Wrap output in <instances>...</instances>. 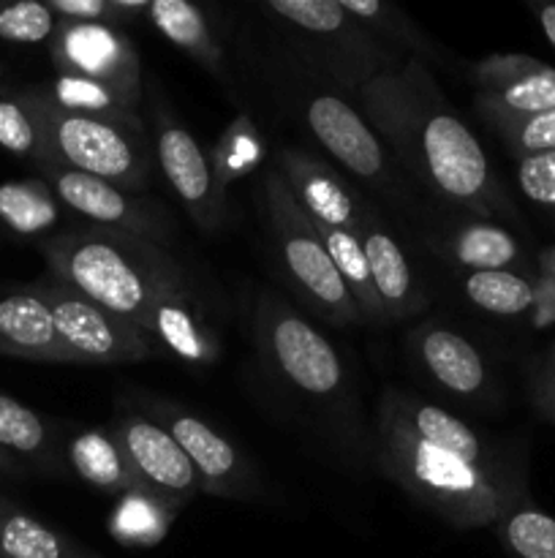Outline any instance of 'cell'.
Here are the masks:
<instances>
[{
  "instance_id": "cell-1",
  "label": "cell",
  "mask_w": 555,
  "mask_h": 558,
  "mask_svg": "<svg viewBox=\"0 0 555 558\" xmlns=\"http://www.w3.org/2000/svg\"><path fill=\"white\" fill-rule=\"evenodd\" d=\"M357 98L375 136L435 199L484 218L509 210L482 145L441 96L424 60L381 71Z\"/></svg>"
},
{
  "instance_id": "cell-2",
  "label": "cell",
  "mask_w": 555,
  "mask_h": 558,
  "mask_svg": "<svg viewBox=\"0 0 555 558\" xmlns=\"http://www.w3.org/2000/svg\"><path fill=\"white\" fill-rule=\"evenodd\" d=\"M44 256L49 276L145 336L158 300L190 283L163 245L101 227L71 229L47 240Z\"/></svg>"
},
{
  "instance_id": "cell-3",
  "label": "cell",
  "mask_w": 555,
  "mask_h": 558,
  "mask_svg": "<svg viewBox=\"0 0 555 558\" xmlns=\"http://www.w3.org/2000/svg\"><path fill=\"white\" fill-rule=\"evenodd\" d=\"M379 463L408 496L430 507L455 529L495 526L526 496L506 469H484L419 441L400 420L379 409Z\"/></svg>"
},
{
  "instance_id": "cell-4",
  "label": "cell",
  "mask_w": 555,
  "mask_h": 558,
  "mask_svg": "<svg viewBox=\"0 0 555 558\" xmlns=\"http://www.w3.org/2000/svg\"><path fill=\"white\" fill-rule=\"evenodd\" d=\"M44 134V161L87 172L125 191H145L156 172V150L145 125L109 123L60 109L41 87L16 90Z\"/></svg>"
},
{
  "instance_id": "cell-5",
  "label": "cell",
  "mask_w": 555,
  "mask_h": 558,
  "mask_svg": "<svg viewBox=\"0 0 555 558\" xmlns=\"http://www.w3.org/2000/svg\"><path fill=\"white\" fill-rule=\"evenodd\" d=\"M264 9L281 20L297 52L341 90L359 93L381 71L400 65L337 0H270Z\"/></svg>"
},
{
  "instance_id": "cell-6",
  "label": "cell",
  "mask_w": 555,
  "mask_h": 558,
  "mask_svg": "<svg viewBox=\"0 0 555 558\" xmlns=\"http://www.w3.org/2000/svg\"><path fill=\"white\" fill-rule=\"evenodd\" d=\"M264 202L281 248L283 272L294 292L308 303L310 311L332 325L346 327L362 322L357 303L337 276L324 240L283 183L281 172H270L264 178Z\"/></svg>"
},
{
  "instance_id": "cell-7",
  "label": "cell",
  "mask_w": 555,
  "mask_h": 558,
  "mask_svg": "<svg viewBox=\"0 0 555 558\" xmlns=\"http://www.w3.org/2000/svg\"><path fill=\"white\" fill-rule=\"evenodd\" d=\"M256 338L267 368L294 396L313 407H341L346 401V368L335 347L270 292L256 311Z\"/></svg>"
},
{
  "instance_id": "cell-8",
  "label": "cell",
  "mask_w": 555,
  "mask_h": 558,
  "mask_svg": "<svg viewBox=\"0 0 555 558\" xmlns=\"http://www.w3.org/2000/svg\"><path fill=\"white\" fill-rule=\"evenodd\" d=\"M30 289L47 303L54 330H58L65 349L74 354L76 363H139V360H150L161 354V349L145 332L114 316L112 311L96 305L92 300L82 298L79 292L60 283L58 278L47 276L33 283Z\"/></svg>"
},
{
  "instance_id": "cell-9",
  "label": "cell",
  "mask_w": 555,
  "mask_h": 558,
  "mask_svg": "<svg viewBox=\"0 0 555 558\" xmlns=\"http://www.w3.org/2000/svg\"><path fill=\"white\" fill-rule=\"evenodd\" d=\"M41 172L44 183L52 189V194L76 216L87 218L92 227L136 234V238L158 245H163V240L169 238L166 216L152 202L87 172L60 167V163H47L41 167Z\"/></svg>"
},
{
  "instance_id": "cell-10",
  "label": "cell",
  "mask_w": 555,
  "mask_h": 558,
  "mask_svg": "<svg viewBox=\"0 0 555 558\" xmlns=\"http://www.w3.org/2000/svg\"><path fill=\"white\" fill-rule=\"evenodd\" d=\"M152 150L156 163L161 167L163 178L180 196L185 210L190 213L196 223L205 232L221 229L226 218V194L218 189L215 174H212L210 156L199 147L185 125L174 120L169 109H152Z\"/></svg>"
},
{
  "instance_id": "cell-11",
  "label": "cell",
  "mask_w": 555,
  "mask_h": 558,
  "mask_svg": "<svg viewBox=\"0 0 555 558\" xmlns=\"http://www.w3.org/2000/svg\"><path fill=\"white\" fill-rule=\"evenodd\" d=\"M49 52L60 76H82L114 87L136 101L141 98L139 52L118 27L58 20Z\"/></svg>"
},
{
  "instance_id": "cell-12",
  "label": "cell",
  "mask_w": 555,
  "mask_h": 558,
  "mask_svg": "<svg viewBox=\"0 0 555 558\" xmlns=\"http://www.w3.org/2000/svg\"><path fill=\"white\" fill-rule=\"evenodd\" d=\"M114 434L123 445L139 488L163 496L177 510L194 501V496L201 490L199 477L185 458L183 447L156 417L123 414L114 423Z\"/></svg>"
},
{
  "instance_id": "cell-13",
  "label": "cell",
  "mask_w": 555,
  "mask_h": 558,
  "mask_svg": "<svg viewBox=\"0 0 555 558\" xmlns=\"http://www.w3.org/2000/svg\"><path fill=\"white\" fill-rule=\"evenodd\" d=\"M477 107L490 123L555 109V69L528 54H490L471 69Z\"/></svg>"
},
{
  "instance_id": "cell-14",
  "label": "cell",
  "mask_w": 555,
  "mask_h": 558,
  "mask_svg": "<svg viewBox=\"0 0 555 558\" xmlns=\"http://www.w3.org/2000/svg\"><path fill=\"white\" fill-rule=\"evenodd\" d=\"M305 120L319 145L332 153L348 172L375 189H390L392 174L384 145L362 112L354 109L346 98L319 93L305 104Z\"/></svg>"
},
{
  "instance_id": "cell-15",
  "label": "cell",
  "mask_w": 555,
  "mask_h": 558,
  "mask_svg": "<svg viewBox=\"0 0 555 558\" xmlns=\"http://www.w3.org/2000/svg\"><path fill=\"white\" fill-rule=\"evenodd\" d=\"M156 420L183 447L205 494L221 496V499H243L254 494V474H250L248 461L212 425L177 407H163Z\"/></svg>"
},
{
  "instance_id": "cell-16",
  "label": "cell",
  "mask_w": 555,
  "mask_h": 558,
  "mask_svg": "<svg viewBox=\"0 0 555 558\" xmlns=\"http://www.w3.org/2000/svg\"><path fill=\"white\" fill-rule=\"evenodd\" d=\"M281 178L313 223L359 232L362 216L341 174L330 163L299 150L281 153Z\"/></svg>"
},
{
  "instance_id": "cell-17",
  "label": "cell",
  "mask_w": 555,
  "mask_h": 558,
  "mask_svg": "<svg viewBox=\"0 0 555 558\" xmlns=\"http://www.w3.org/2000/svg\"><path fill=\"white\" fill-rule=\"evenodd\" d=\"M381 407L386 412L395 414L419 441L435 447L441 452H449V456L462 458L468 463H477L484 469H504V463L498 458H493L484 447L482 436L473 428H468L466 423H460L457 417H452L444 409L433 407V403L417 401V398L406 396L400 390H386L381 398Z\"/></svg>"
},
{
  "instance_id": "cell-18",
  "label": "cell",
  "mask_w": 555,
  "mask_h": 558,
  "mask_svg": "<svg viewBox=\"0 0 555 558\" xmlns=\"http://www.w3.org/2000/svg\"><path fill=\"white\" fill-rule=\"evenodd\" d=\"M147 336L161 352L185 363H212L218 357V338L207 325L194 283H185L158 300Z\"/></svg>"
},
{
  "instance_id": "cell-19",
  "label": "cell",
  "mask_w": 555,
  "mask_h": 558,
  "mask_svg": "<svg viewBox=\"0 0 555 558\" xmlns=\"http://www.w3.org/2000/svg\"><path fill=\"white\" fill-rule=\"evenodd\" d=\"M414 352H417L422 368L439 381L444 390L462 398L482 396L488 387V365L482 352L473 347L460 332L441 325H428L414 336Z\"/></svg>"
},
{
  "instance_id": "cell-20",
  "label": "cell",
  "mask_w": 555,
  "mask_h": 558,
  "mask_svg": "<svg viewBox=\"0 0 555 558\" xmlns=\"http://www.w3.org/2000/svg\"><path fill=\"white\" fill-rule=\"evenodd\" d=\"M0 352L44 363H76L54 330L47 303L30 287L0 300Z\"/></svg>"
},
{
  "instance_id": "cell-21",
  "label": "cell",
  "mask_w": 555,
  "mask_h": 558,
  "mask_svg": "<svg viewBox=\"0 0 555 558\" xmlns=\"http://www.w3.org/2000/svg\"><path fill=\"white\" fill-rule=\"evenodd\" d=\"M359 238H362L370 278H373L375 294L384 305L386 319H408L411 314L422 311L424 294L397 240L379 223L365 221V218L359 221Z\"/></svg>"
},
{
  "instance_id": "cell-22",
  "label": "cell",
  "mask_w": 555,
  "mask_h": 558,
  "mask_svg": "<svg viewBox=\"0 0 555 558\" xmlns=\"http://www.w3.org/2000/svg\"><path fill=\"white\" fill-rule=\"evenodd\" d=\"M69 463L76 477L107 494H128L136 477L114 428H87L71 439Z\"/></svg>"
},
{
  "instance_id": "cell-23",
  "label": "cell",
  "mask_w": 555,
  "mask_h": 558,
  "mask_svg": "<svg viewBox=\"0 0 555 558\" xmlns=\"http://www.w3.org/2000/svg\"><path fill=\"white\" fill-rule=\"evenodd\" d=\"M439 251L468 272L511 270L520 262V245L506 229L490 221H468L439 240Z\"/></svg>"
},
{
  "instance_id": "cell-24",
  "label": "cell",
  "mask_w": 555,
  "mask_h": 558,
  "mask_svg": "<svg viewBox=\"0 0 555 558\" xmlns=\"http://www.w3.org/2000/svg\"><path fill=\"white\" fill-rule=\"evenodd\" d=\"M147 20L169 44L199 60L212 74H221L223 49L212 36L205 14L194 3H188V0H152Z\"/></svg>"
},
{
  "instance_id": "cell-25",
  "label": "cell",
  "mask_w": 555,
  "mask_h": 558,
  "mask_svg": "<svg viewBox=\"0 0 555 558\" xmlns=\"http://www.w3.org/2000/svg\"><path fill=\"white\" fill-rule=\"evenodd\" d=\"M60 109L69 112L87 114V118L109 120V123H123L141 129L139 118V101L125 93L114 90V87L101 85V82L82 80V76H54L49 85L41 87Z\"/></svg>"
},
{
  "instance_id": "cell-26",
  "label": "cell",
  "mask_w": 555,
  "mask_h": 558,
  "mask_svg": "<svg viewBox=\"0 0 555 558\" xmlns=\"http://www.w3.org/2000/svg\"><path fill=\"white\" fill-rule=\"evenodd\" d=\"M174 515H177V507L172 501L136 485L128 494L120 496L109 518V534L131 548H150L166 537Z\"/></svg>"
},
{
  "instance_id": "cell-27",
  "label": "cell",
  "mask_w": 555,
  "mask_h": 558,
  "mask_svg": "<svg viewBox=\"0 0 555 558\" xmlns=\"http://www.w3.org/2000/svg\"><path fill=\"white\" fill-rule=\"evenodd\" d=\"M316 232L324 240L326 251H330L335 270L341 281L346 283L348 294L357 303L362 319L370 322H386L384 305H381L379 294H375L373 278H370L368 256H365V245L359 232H346V229H332L324 223H313Z\"/></svg>"
},
{
  "instance_id": "cell-28",
  "label": "cell",
  "mask_w": 555,
  "mask_h": 558,
  "mask_svg": "<svg viewBox=\"0 0 555 558\" xmlns=\"http://www.w3.org/2000/svg\"><path fill=\"white\" fill-rule=\"evenodd\" d=\"M462 292L473 308L493 316H520L536 308V283L515 270L466 272Z\"/></svg>"
},
{
  "instance_id": "cell-29",
  "label": "cell",
  "mask_w": 555,
  "mask_h": 558,
  "mask_svg": "<svg viewBox=\"0 0 555 558\" xmlns=\"http://www.w3.org/2000/svg\"><path fill=\"white\" fill-rule=\"evenodd\" d=\"M509 558H555V518L522 496L495 523Z\"/></svg>"
},
{
  "instance_id": "cell-30",
  "label": "cell",
  "mask_w": 555,
  "mask_h": 558,
  "mask_svg": "<svg viewBox=\"0 0 555 558\" xmlns=\"http://www.w3.org/2000/svg\"><path fill=\"white\" fill-rule=\"evenodd\" d=\"M343 5L348 16L359 22L365 31L373 38H379L381 44H392V47H400L411 52V58L428 60L433 58V44L424 38V33L403 14L397 5L381 3V0H337Z\"/></svg>"
},
{
  "instance_id": "cell-31",
  "label": "cell",
  "mask_w": 555,
  "mask_h": 558,
  "mask_svg": "<svg viewBox=\"0 0 555 558\" xmlns=\"http://www.w3.org/2000/svg\"><path fill=\"white\" fill-rule=\"evenodd\" d=\"M60 218L58 196L44 180L0 185V221L16 234H41Z\"/></svg>"
},
{
  "instance_id": "cell-32",
  "label": "cell",
  "mask_w": 555,
  "mask_h": 558,
  "mask_svg": "<svg viewBox=\"0 0 555 558\" xmlns=\"http://www.w3.org/2000/svg\"><path fill=\"white\" fill-rule=\"evenodd\" d=\"M74 554L69 539L0 501V558H71Z\"/></svg>"
},
{
  "instance_id": "cell-33",
  "label": "cell",
  "mask_w": 555,
  "mask_h": 558,
  "mask_svg": "<svg viewBox=\"0 0 555 558\" xmlns=\"http://www.w3.org/2000/svg\"><path fill=\"white\" fill-rule=\"evenodd\" d=\"M261 156H264V142H261V134L254 125V120L245 118V114L234 118L210 156V167L212 174H215L218 189L226 194L229 185L248 178L259 167Z\"/></svg>"
},
{
  "instance_id": "cell-34",
  "label": "cell",
  "mask_w": 555,
  "mask_h": 558,
  "mask_svg": "<svg viewBox=\"0 0 555 558\" xmlns=\"http://www.w3.org/2000/svg\"><path fill=\"white\" fill-rule=\"evenodd\" d=\"M0 147L22 158H36L44 161V134L38 129L36 118L20 93H9L0 87Z\"/></svg>"
},
{
  "instance_id": "cell-35",
  "label": "cell",
  "mask_w": 555,
  "mask_h": 558,
  "mask_svg": "<svg viewBox=\"0 0 555 558\" xmlns=\"http://www.w3.org/2000/svg\"><path fill=\"white\" fill-rule=\"evenodd\" d=\"M49 430L33 409L9 396H0V450L38 456L47 450Z\"/></svg>"
},
{
  "instance_id": "cell-36",
  "label": "cell",
  "mask_w": 555,
  "mask_h": 558,
  "mask_svg": "<svg viewBox=\"0 0 555 558\" xmlns=\"http://www.w3.org/2000/svg\"><path fill=\"white\" fill-rule=\"evenodd\" d=\"M490 129L498 131L517 161L555 150V109L517 120H498V123H490Z\"/></svg>"
},
{
  "instance_id": "cell-37",
  "label": "cell",
  "mask_w": 555,
  "mask_h": 558,
  "mask_svg": "<svg viewBox=\"0 0 555 558\" xmlns=\"http://www.w3.org/2000/svg\"><path fill=\"white\" fill-rule=\"evenodd\" d=\"M58 16L47 3L20 0L0 9V38L11 44H41L54 36Z\"/></svg>"
},
{
  "instance_id": "cell-38",
  "label": "cell",
  "mask_w": 555,
  "mask_h": 558,
  "mask_svg": "<svg viewBox=\"0 0 555 558\" xmlns=\"http://www.w3.org/2000/svg\"><path fill=\"white\" fill-rule=\"evenodd\" d=\"M517 183L533 205L555 216V150L522 158L517 163Z\"/></svg>"
},
{
  "instance_id": "cell-39",
  "label": "cell",
  "mask_w": 555,
  "mask_h": 558,
  "mask_svg": "<svg viewBox=\"0 0 555 558\" xmlns=\"http://www.w3.org/2000/svg\"><path fill=\"white\" fill-rule=\"evenodd\" d=\"M49 9L60 22H85V25H109L123 31L114 0H49Z\"/></svg>"
},
{
  "instance_id": "cell-40",
  "label": "cell",
  "mask_w": 555,
  "mask_h": 558,
  "mask_svg": "<svg viewBox=\"0 0 555 558\" xmlns=\"http://www.w3.org/2000/svg\"><path fill=\"white\" fill-rule=\"evenodd\" d=\"M533 401H536L542 417L555 423V343L539 365L536 381H533Z\"/></svg>"
},
{
  "instance_id": "cell-41",
  "label": "cell",
  "mask_w": 555,
  "mask_h": 558,
  "mask_svg": "<svg viewBox=\"0 0 555 558\" xmlns=\"http://www.w3.org/2000/svg\"><path fill=\"white\" fill-rule=\"evenodd\" d=\"M536 319L555 325V276H542L536 283Z\"/></svg>"
},
{
  "instance_id": "cell-42",
  "label": "cell",
  "mask_w": 555,
  "mask_h": 558,
  "mask_svg": "<svg viewBox=\"0 0 555 558\" xmlns=\"http://www.w3.org/2000/svg\"><path fill=\"white\" fill-rule=\"evenodd\" d=\"M533 11H536V20H539V25H542L544 36H547V41L553 44V49H555V3L533 5Z\"/></svg>"
},
{
  "instance_id": "cell-43",
  "label": "cell",
  "mask_w": 555,
  "mask_h": 558,
  "mask_svg": "<svg viewBox=\"0 0 555 558\" xmlns=\"http://www.w3.org/2000/svg\"><path fill=\"white\" fill-rule=\"evenodd\" d=\"M539 270H542V276H555V248L544 251L542 259H539Z\"/></svg>"
},
{
  "instance_id": "cell-44",
  "label": "cell",
  "mask_w": 555,
  "mask_h": 558,
  "mask_svg": "<svg viewBox=\"0 0 555 558\" xmlns=\"http://www.w3.org/2000/svg\"><path fill=\"white\" fill-rule=\"evenodd\" d=\"M71 558H92V556H87V554H79V550H76V554L71 556Z\"/></svg>"
},
{
  "instance_id": "cell-45",
  "label": "cell",
  "mask_w": 555,
  "mask_h": 558,
  "mask_svg": "<svg viewBox=\"0 0 555 558\" xmlns=\"http://www.w3.org/2000/svg\"><path fill=\"white\" fill-rule=\"evenodd\" d=\"M0 469H5V458H3V452H0Z\"/></svg>"
},
{
  "instance_id": "cell-46",
  "label": "cell",
  "mask_w": 555,
  "mask_h": 558,
  "mask_svg": "<svg viewBox=\"0 0 555 558\" xmlns=\"http://www.w3.org/2000/svg\"><path fill=\"white\" fill-rule=\"evenodd\" d=\"M0 76H3V69H0Z\"/></svg>"
}]
</instances>
